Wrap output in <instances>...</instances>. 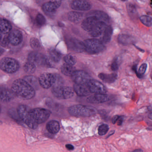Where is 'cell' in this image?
Masks as SVG:
<instances>
[{
    "label": "cell",
    "instance_id": "7bdbcfd3",
    "mask_svg": "<svg viewBox=\"0 0 152 152\" xmlns=\"http://www.w3.org/2000/svg\"><path fill=\"white\" fill-rule=\"evenodd\" d=\"M123 119L122 117H120L118 119V120H117V124L118 125H121L123 123Z\"/></svg>",
    "mask_w": 152,
    "mask_h": 152
},
{
    "label": "cell",
    "instance_id": "44dd1931",
    "mask_svg": "<svg viewBox=\"0 0 152 152\" xmlns=\"http://www.w3.org/2000/svg\"><path fill=\"white\" fill-rule=\"evenodd\" d=\"M118 42L124 46L132 44L135 42V39L132 36L128 34H120L118 38Z\"/></svg>",
    "mask_w": 152,
    "mask_h": 152
},
{
    "label": "cell",
    "instance_id": "f6af8a7d",
    "mask_svg": "<svg viewBox=\"0 0 152 152\" xmlns=\"http://www.w3.org/2000/svg\"><path fill=\"white\" fill-rule=\"evenodd\" d=\"M2 39V33L0 31V41Z\"/></svg>",
    "mask_w": 152,
    "mask_h": 152
},
{
    "label": "cell",
    "instance_id": "b9f144b4",
    "mask_svg": "<svg viewBox=\"0 0 152 152\" xmlns=\"http://www.w3.org/2000/svg\"><path fill=\"white\" fill-rule=\"evenodd\" d=\"M66 147L69 150H72L74 149V147L71 144H67L66 145Z\"/></svg>",
    "mask_w": 152,
    "mask_h": 152
},
{
    "label": "cell",
    "instance_id": "603a6c76",
    "mask_svg": "<svg viewBox=\"0 0 152 152\" xmlns=\"http://www.w3.org/2000/svg\"><path fill=\"white\" fill-rule=\"evenodd\" d=\"M47 130L50 133L55 134L58 132L60 129L59 123L56 121H51L48 123L46 125Z\"/></svg>",
    "mask_w": 152,
    "mask_h": 152
},
{
    "label": "cell",
    "instance_id": "8fae6325",
    "mask_svg": "<svg viewBox=\"0 0 152 152\" xmlns=\"http://www.w3.org/2000/svg\"><path fill=\"white\" fill-rule=\"evenodd\" d=\"M71 76L73 82L77 84H87L91 79L88 73L81 70H75Z\"/></svg>",
    "mask_w": 152,
    "mask_h": 152
},
{
    "label": "cell",
    "instance_id": "74e56055",
    "mask_svg": "<svg viewBox=\"0 0 152 152\" xmlns=\"http://www.w3.org/2000/svg\"><path fill=\"white\" fill-rule=\"evenodd\" d=\"M147 68V65L146 64H142L139 69L138 72H137V76L138 77H141L142 75H144V74Z\"/></svg>",
    "mask_w": 152,
    "mask_h": 152
},
{
    "label": "cell",
    "instance_id": "4dcf8cb0",
    "mask_svg": "<svg viewBox=\"0 0 152 152\" xmlns=\"http://www.w3.org/2000/svg\"><path fill=\"white\" fill-rule=\"evenodd\" d=\"M127 10L128 14L132 19H137V18L138 14L136 7L132 4H129L127 6Z\"/></svg>",
    "mask_w": 152,
    "mask_h": 152
},
{
    "label": "cell",
    "instance_id": "ab89813d",
    "mask_svg": "<svg viewBox=\"0 0 152 152\" xmlns=\"http://www.w3.org/2000/svg\"><path fill=\"white\" fill-rule=\"evenodd\" d=\"M9 43V42L8 39V38L7 37V38H5V39H3L2 42H1V45H2L3 47H6V46L8 45Z\"/></svg>",
    "mask_w": 152,
    "mask_h": 152
},
{
    "label": "cell",
    "instance_id": "9c48e42d",
    "mask_svg": "<svg viewBox=\"0 0 152 152\" xmlns=\"http://www.w3.org/2000/svg\"><path fill=\"white\" fill-rule=\"evenodd\" d=\"M40 86L45 89H48L53 87L56 80V74L44 73L40 75L39 78Z\"/></svg>",
    "mask_w": 152,
    "mask_h": 152
},
{
    "label": "cell",
    "instance_id": "8d00e7d4",
    "mask_svg": "<svg viewBox=\"0 0 152 152\" xmlns=\"http://www.w3.org/2000/svg\"><path fill=\"white\" fill-rule=\"evenodd\" d=\"M36 21L39 26H42L46 23V20L45 17L42 14H38L36 17Z\"/></svg>",
    "mask_w": 152,
    "mask_h": 152
},
{
    "label": "cell",
    "instance_id": "e0dca14e",
    "mask_svg": "<svg viewBox=\"0 0 152 152\" xmlns=\"http://www.w3.org/2000/svg\"><path fill=\"white\" fill-rule=\"evenodd\" d=\"M7 38L10 44L14 46H17L23 41V34L20 31L14 30L10 33Z\"/></svg>",
    "mask_w": 152,
    "mask_h": 152
},
{
    "label": "cell",
    "instance_id": "7dc6e473",
    "mask_svg": "<svg viewBox=\"0 0 152 152\" xmlns=\"http://www.w3.org/2000/svg\"><path fill=\"white\" fill-rule=\"evenodd\" d=\"M1 106L0 105V113H1Z\"/></svg>",
    "mask_w": 152,
    "mask_h": 152
},
{
    "label": "cell",
    "instance_id": "ffe728a7",
    "mask_svg": "<svg viewBox=\"0 0 152 152\" xmlns=\"http://www.w3.org/2000/svg\"><path fill=\"white\" fill-rule=\"evenodd\" d=\"M73 90L74 92L80 96H85L90 93L87 84L75 83L73 86Z\"/></svg>",
    "mask_w": 152,
    "mask_h": 152
},
{
    "label": "cell",
    "instance_id": "277c9868",
    "mask_svg": "<svg viewBox=\"0 0 152 152\" xmlns=\"http://www.w3.org/2000/svg\"><path fill=\"white\" fill-rule=\"evenodd\" d=\"M85 51L91 54H96L102 52L105 49L102 42L96 39H89L83 42Z\"/></svg>",
    "mask_w": 152,
    "mask_h": 152
},
{
    "label": "cell",
    "instance_id": "7a4b0ae2",
    "mask_svg": "<svg viewBox=\"0 0 152 152\" xmlns=\"http://www.w3.org/2000/svg\"><path fill=\"white\" fill-rule=\"evenodd\" d=\"M68 113L73 116L90 117L96 114L97 110L93 107L78 104L69 107Z\"/></svg>",
    "mask_w": 152,
    "mask_h": 152
},
{
    "label": "cell",
    "instance_id": "f35d334b",
    "mask_svg": "<svg viewBox=\"0 0 152 152\" xmlns=\"http://www.w3.org/2000/svg\"><path fill=\"white\" fill-rule=\"evenodd\" d=\"M120 63V60L118 59V58L115 59L111 65L112 70L114 71H117L119 68Z\"/></svg>",
    "mask_w": 152,
    "mask_h": 152
},
{
    "label": "cell",
    "instance_id": "c3c4849f",
    "mask_svg": "<svg viewBox=\"0 0 152 152\" xmlns=\"http://www.w3.org/2000/svg\"><path fill=\"white\" fill-rule=\"evenodd\" d=\"M2 122L1 121H0V125H1L2 124Z\"/></svg>",
    "mask_w": 152,
    "mask_h": 152
},
{
    "label": "cell",
    "instance_id": "836d02e7",
    "mask_svg": "<svg viewBox=\"0 0 152 152\" xmlns=\"http://www.w3.org/2000/svg\"><path fill=\"white\" fill-rule=\"evenodd\" d=\"M140 21L141 23L147 26L150 27L152 24V19L150 17L148 16L143 15L140 17Z\"/></svg>",
    "mask_w": 152,
    "mask_h": 152
},
{
    "label": "cell",
    "instance_id": "f546056e",
    "mask_svg": "<svg viewBox=\"0 0 152 152\" xmlns=\"http://www.w3.org/2000/svg\"><path fill=\"white\" fill-rule=\"evenodd\" d=\"M61 70L62 73L66 76H71L75 70L73 66L70 65L66 63L62 66Z\"/></svg>",
    "mask_w": 152,
    "mask_h": 152
},
{
    "label": "cell",
    "instance_id": "d6a6232c",
    "mask_svg": "<svg viewBox=\"0 0 152 152\" xmlns=\"http://www.w3.org/2000/svg\"><path fill=\"white\" fill-rule=\"evenodd\" d=\"M64 61L66 64L73 66L76 64L77 59L76 57L74 55L69 54L66 55L64 57Z\"/></svg>",
    "mask_w": 152,
    "mask_h": 152
},
{
    "label": "cell",
    "instance_id": "d4e9b609",
    "mask_svg": "<svg viewBox=\"0 0 152 152\" xmlns=\"http://www.w3.org/2000/svg\"><path fill=\"white\" fill-rule=\"evenodd\" d=\"M49 56L50 59L55 63L59 62L62 58L61 53L55 49H52L49 50Z\"/></svg>",
    "mask_w": 152,
    "mask_h": 152
},
{
    "label": "cell",
    "instance_id": "1f68e13d",
    "mask_svg": "<svg viewBox=\"0 0 152 152\" xmlns=\"http://www.w3.org/2000/svg\"><path fill=\"white\" fill-rule=\"evenodd\" d=\"M36 66L31 62H26L23 66L24 70L28 74H33L36 70Z\"/></svg>",
    "mask_w": 152,
    "mask_h": 152
},
{
    "label": "cell",
    "instance_id": "5bb4252c",
    "mask_svg": "<svg viewBox=\"0 0 152 152\" xmlns=\"http://www.w3.org/2000/svg\"><path fill=\"white\" fill-rule=\"evenodd\" d=\"M90 3L86 0H73L71 4V7L76 11H87L91 8Z\"/></svg>",
    "mask_w": 152,
    "mask_h": 152
},
{
    "label": "cell",
    "instance_id": "ba28073f",
    "mask_svg": "<svg viewBox=\"0 0 152 152\" xmlns=\"http://www.w3.org/2000/svg\"><path fill=\"white\" fill-rule=\"evenodd\" d=\"M28 61L33 63L36 66H42L50 67L52 66L51 60L41 53L32 52L28 55Z\"/></svg>",
    "mask_w": 152,
    "mask_h": 152
},
{
    "label": "cell",
    "instance_id": "83f0119b",
    "mask_svg": "<svg viewBox=\"0 0 152 152\" xmlns=\"http://www.w3.org/2000/svg\"><path fill=\"white\" fill-rule=\"evenodd\" d=\"M113 34V29L110 26H107L103 33L102 42L104 44H107L111 40Z\"/></svg>",
    "mask_w": 152,
    "mask_h": 152
},
{
    "label": "cell",
    "instance_id": "484cf974",
    "mask_svg": "<svg viewBox=\"0 0 152 152\" xmlns=\"http://www.w3.org/2000/svg\"><path fill=\"white\" fill-rule=\"evenodd\" d=\"M88 15V16H94L96 17L99 21H103L105 23L109 20V18L107 15L103 11H94L91 13H90Z\"/></svg>",
    "mask_w": 152,
    "mask_h": 152
},
{
    "label": "cell",
    "instance_id": "2e32d148",
    "mask_svg": "<svg viewBox=\"0 0 152 152\" xmlns=\"http://www.w3.org/2000/svg\"><path fill=\"white\" fill-rule=\"evenodd\" d=\"M99 21L96 17L89 16L83 21L81 26L84 31L90 32Z\"/></svg>",
    "mask_w": 152,
    "mask_h": 152
},
{
    "label": "cell",
    "instance_id": "60d3db41",
    "mask_svg": "<svg viewBox=\"0 0 152 152\" xmlns=\"http://www.w3.org/2000/svg\"><path fill=\"white\" fill-rule=\"evenodd\" d=\"M120 116L119 115H115L113 117V119L112 120V122L113 124H115L117 122V120L119 119Z\"/></svg>",
    "mask_w": 152,
    "mask_h": 152
},
{
    "label": "cell",
    "instance_id": "f1b7e54d",
    "mask_svg": "<svg viewBox=\"0 0 152 152\" xmlns=\"http://www.w3.org/2000/svg\"><path fill=\"white\" fill-rule=\"evenodd\" d=\"M83 18V14L80 12H71L68 15V20L72 23H79Z\"/></svg>",
    "mask_w": 152,
    "mask_h": 152
},
{
    "label": "cell",
    "instance_id": "d590c367",
    "mask_svg": "<svg viewBox=\"0 0 152 152\" xmlns=\"http://www.w3.org/2000/svg\"><path fill=\"white\" fill-rule=\"evenodd\" d=\"M108 130H109V126L107 124H102L99 127V134L100 136L105 135L108 132Z\"/></svg>",
    "mask_w": 152,
    "mask_h": 152
},
{
    "label": "cell",
    "instance_id": "d6986e66",
    "mask_svg": "<svg viewBox=\"0 0 152 152\" xmlns=\"http://www.w3.org/2000/svg\"><path fill=\"white\" fill-rule=\"evenodd\" d=\"M109 99V97L105 94H95L89 96L87 100L91 104H101L108 101Z\"/></svg>",
    "mask_w": 152,
    "mask_h": 152
},
{
    "label": "cell",
    "instance_id": "30bf717a",
    "mask_svg": "<svg viewBox=\"0 0 152 152\" xmlns=\"http://www.w3.org/2000/svg\"><path fill=\"white\" fill-rule=\"evenodd\" d=\"M90 92L94 94H105L107 90L105 86L96 80L91 79L87 83Z\"/></svg>",
    "mask_w": 152,
    "mask_h": 152
},
{
    "label": "cell",
    "instance_id": "52a82bcc",
    "mask_svg": "<svg viewBox=\"0 0 152 152\" xmlns=\"http://www.w3.org/2000/svg\"><path fill=\"white\" fill-rule=\"evenodd\" d=\"M30 112L32 118L38 124L45 122L51 114L49 110L41 107L30 109Z\"/></svg>",
    "mask_w": 152,
    "mask_h": 152
},
{
    "label": "cell",
    "instance_id": "7c38bea8",
    "mask_svg": "<svg viewBox=\"0 0 152 152\" xmlns=\"http://www.w3.org/2000/svg\"><path fill=\"white\" fill-rule=\"evenodd\" d=\"M66 43L68 48L72 51L79 53L85 51L83 42L75 38H68Z\"/></svg>",
    "mask_w": 152,
    "mask_h": 152
},
{
    "label": "cell",
    "instance_id": "cb8c5ba5",
    "mask_svg": "<svg viewBox=\"0 0 152 152\" xmlns=\"http://www.w3.org/2000/svg\"><path fill=\"white\" fill-rule=\"evenodd\" d=\"M12 26L9 21L3 18H0V31L1 33H9L10 32Z\"/></svg>",
    "mask_w": 152,
    "mask_h": 152
},
{
    "label": "cell",
    "instance_id": "e575fe53",
    "mask_svg": "<svg viewBox=\"0 0 152 152\" xmlns=\"http://www.w3.org/2000/svg\"><path fill=\"white\" fill-rule=\"evenodd\" d=\"M30 45L32 48L35 50H38L41 48V44L38 39L32 38L30 40Z\"/></svg>",
    "mask_w": 152,
    "mask_h": 152
},
{
    "label": "cell",
    "instance_id": "ac0fdd59",
    "mask_svg": "<svg viewBox=\"0 0 152 152\" xmlns=\"http://www.w3.org/2000/svg\"><path fill=\"white\" fill-rule=\"evenodd\" d=\"M107 26L105 22L99 21L90 32V34L94 38L99 37L103 34Z\"/></svg>",
    "mask_w": 152,
    "mask_h": 152
},
{
    "label": "cell",
    "instance_id": "bcb514c9",
    "mask_svg": "<svg viewBox=\"0 0 152 152\" xmlns=\"http://www.w3.org/2000/svg\"><path fill=\"white\" fill-rule=\"evenodd\" d=\"M135 151V152H136V151H142V150H135V151Z\"/></svg>",
    "mask_w": 152,
    "mask_h": 152
},
{
    "label": "cell",
    "instance_id": "4fadbf2b",
    "mask_svg": "<svg viewBox=\"0 0 152 152\" xmlns=\"http://www.w3.org/2000/svg\"><path fill=\"white\" fill-rule=\"evenodd\" d=\"M15 96L12 90L4 85L0 86V101L9 102L15 98Z\"/></svg>",
    "mask_w": 152,
    "mask_h": 152
},
{
    "label": "cell",
    "instance_id": "ee69618b",
    "mask_svg": "<svg viewBox=\"0 0 152 152\" xmlns=\"http://www.w3.org/2000/svg\"><path fill=\"white\" fill-rule=\"evenodd\" d=\"M4 51L5 50H4V49L0 47V56H1L4 53Z\"/></svg>",
    "mask_w": 152,
    "mask_h": 152
},
{
    "label": "cell",
    "instance_id": "6da1fadb",
    "mask_svg": "<svg viewBox=\"0 0 152 152\" xmlns=\"http://www.w3.org/2000/svg\"><path fill=\"white\" fill-rule=\"evenodd\" d=\"M11 90L16 96L24 100L31 99L35 95V89L24 79L14 81Z\"/></svg>",
    "mask_w": 152,
    "mask_h": 152
},
{
    "label": "cell",
    "instance_id": "4316f807",
    "mask_svg": "<svg viewBox=\"0 0 152 152\" xmlns=\"http://www.w3.org/2000/svg\"><path fill=\"white\" fill-rule=\"evenodd\" d=\"M30 85H31L34 88H38L40 84L39 80L35 76L32 75H26L23 78Z\"/></svg>",
    "mask_w": 152,
    "mask_h": 152
},
{
    "label": "cell",
    "instance_id": "681fc988",
    "mask_svg": "<svg viewBox=\"0 0 152 152\" xmlns=\"http://www.w3.org/2000/svg\"><path fill=\"white\" fill-rule=\"evenodd\" d=\"M122 1H126V0H121Z\"/></svg>",
    "mask_w": 152,
    "mask_h": 152
},
{
    "label": "cell",
    "instance_id": "5b68a950",
    "mask_svg": "<svg viewBox=\"0 0 152 152\" xmlns=\"http://www.w3.org/2000/svg\"><path fill=\"white\" fill-rule=\"evenodd\" d=\"M52 93L54 96L61 99H66L71 98L74 95L73 88L70 87L62 85L52 87Z\"/></svg>",
    "mask_w": 152,
    "mask_h": 152
},
{
    "label": "cell",
    "instance_id": "9a60e30c",
    "mask_svg": "<svg viewBox=\"0 0 152 152\" xmlns=\"http://www.w3.org/2000/svg\"><path fill=\"white\" fill-rule=\"evenodd\" d=\"M61 4V0H51L43 5L42 9L47 14H54L59 7Z\"/></svg>",
    "mask_w": 152,
    "mask_h": 152
},
{
    "label": "cell",
    "instance_id": "3957f363",
    "mask_svg": "<svg viewBox=\"0 0 152 152\" xmlns=\"http://www.w3.org/2000/svg\"><path fill=\"white\" fill-rule=\"evenodd\" d=\"M18 114L20 120L23 121L29 128L32 129H37L38 124L34 121L30 114V109L26 105L18 106L17 109Z\"/></svg>",
    "mask_w": 152,
    "mask_h": 152
},
{
    "label": "cell",
    "instance_id": "7402d4cb",
    "mask_svg": "<svg viewBox=\"0 0 152 152\" xmlns=\"http://www.w3.org/2000/svg\"><path fill=\"white\" fill-rule=\"evenodd\" d=\"M98 77L104 82L106 83H113L117 79V75L116 73H112L110 74L100 73Z\"/></svg>",
    "mask_w": 152,
    "mask_h": 152
},
{
    "label": "cell",
    "instance_id": "8992f818",
    "mask_svg": "<svg viewBox=\"0 0 152 152\" xmlns=\"http://www.w3.org/2000/svg\"><path fill=\"white\" fill-rule=\"evenodd\" d=\"M20 65L17 60L11 58L6 57L0 61V69L7 73L12 74L19 70Z\"/></svg>",
    "mask_w": 152,
    "mask_h": 152
}]
</instances>
